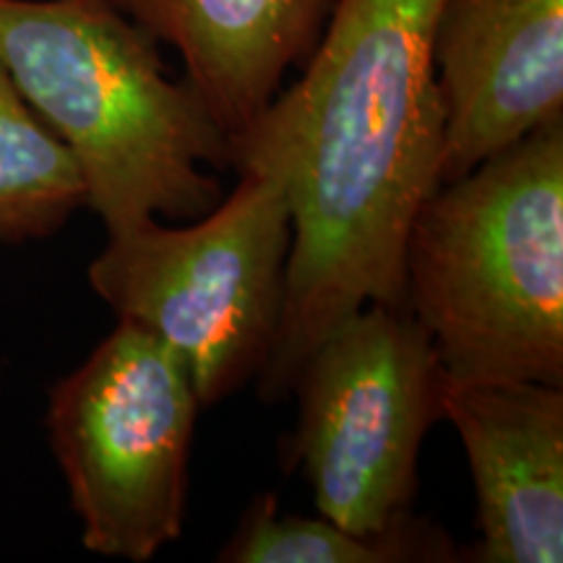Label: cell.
I'll list each match as a JSON object with an SVG mask.
<instances>
[{
    "instance_id": "6da1fadb",
    "label": "cell",
    "mask_w": 563,
    "mask_h": 563,
    "mask_svg": "<svg viewBox=\"0 0 563 563\" xmlns=\"http://www.w3.org/2000/svg\"><path fill=\"white\" fill-rule=\"evenodd\" d=\"M439 5L334 0L300 79L230 141L232 167L277 180L292 214L285 308L256 378L269 402L344 316L405 306L407 232L441 186Z\"/></svg>"
},
{
    "instance_id": "7a4b0ae2",
    "label": "cell",
    "mask_w": 563,
    "mask_h": 563,
    "mask_svg": "<svg viewBox=\"0 0 563 563\" xmlns=\"http://www.w3.org/2000/svg\"><path fill=\"white\" fill-rule=\"evenodd\" d=\"M154 37L110 0H0V63L74 154L108 232L191 222L222 201L230 139Z\"/></svg>"
},
{
    "instance_id": "3957f363",
    "label": "cell",
    "mask_w": 563,
    "mask_h": 563,
    "mask_svg": "<svg viewBox=\"0 0 563 563\" xmlns=\"http://www.w3.org/2000/svg\"><path fill=\"white\" fill-rule=\"evenodd\" d=\"M405 306L452 382L563 386V118L422 201Z\"/></svg>"
},
{
    "instance_id": "277c9868",
    "label": "cell",
    "mask_w": 563,
    "mask_h": 563,
    "mask_svg": "<svg viewBox=\"0 0 563 563\" xmlns=\"http://www.w3.org/2000/svg\"><path fill=\"white\" fill-rule=\"evenodd\" d=\"M238 173L232 194L199 220L108 232L87 272L118 319L180 357L201 407L262 376L285 308L290 203L269 175Z\"/></svg>"
},
{
    "instance_id": "5b68a950",
    "label": "cell",
    "mask_w": 563,
    "mask_h": 563,
    "mask_svg": "<svg viewBox=\"0 0 563 563\" xmlns=\"http://www.w3.org/2000/svg\"><path fill=\"white\" fill-rule=\"evenodd\" d=\"M449 376L407 306L365 302L300 363L298 422L282 441L285 473L306 477L316 511L355 532L412 517L426 435L443 420Z\"/></svg>"
},
{
    "instance_id": "8992f818",
    "label": "cell",
    "mask_w": 563,
    "mask_h": 563,
    "mask_svg": "<svg viewBox=\"0 0 563 563\" xmlns=\"http://www.w3.org/2000/svg\"><path fill=\"white\" fill-rule=\"evenodd\" d=\"M199 410L180 357L121 319L55 382L45 426L87 551L146 563L180 538Z\"/></svg>"
},
{
    "instance_id": "52a82bcc",
    "label": "cell",
    "mask_w": 563,
    "mask_h": 563,
    "mask_svg": "<svg viewBox=\"0 0 563 563\" xmlns=\"http://www.w3.org/2000/svg\"><path fill=\"white\" fill-rule=\"evenodd\" d=\"M441 183L563 118V0H441Z\"/></svg>"
},
{
    "instance_id": "ba28073f",
    "label": "cell",
    "mask_w": 563,
    "mask_h": 563,
    "mask_svg": "<svg viewBox=\"0 0 563 563\" xmlns=\"http://www.w3.org/2000/svg\"><path fill=\"white\" fill-rule=\"evenodd\" d=\"M443 420L460 435L477 501L475 563L563 561V386L452 382Z\"/></svg>"
},
{
    "instance_id": "9c48e42d",
    "label": "cell",
    "mask_w": 563,
    "mask_h": 563,
    "mask_svg": "<svg viewBox=\"0 0 563 563\" xmlns=\"http://www.w3.org/2000/svg\"><path fill=\"white\" fill-rule=\"evenodd\" d=\"M175 47L186 81L232 141L313 51L334 0H110Z\"/></svg>"
},
{
    "instance_id": "30bf717a",
    "label": "cell",
    "mask_w": 563,
    "mask_h": 563,
    "mask_svg": "<svg viewBox=\"0 0 563 563\" xmlns=\"http://www.w3.org/2000/svg\"><path fill=\"white\" fill-rule=\"evenodd\" d=\"M222 563H456L467 551L428 519L412 517L386 532H355L327 517L279 509L274 493H258L217 553Z\"/></svg>"
},
{
    "instance_id": "8fae6325",
    "label": "cell",
    "mask_w": 563,
    "mask_h": 563,
    "mask_svg": "<svg viewBox=\"0 0 563 563\" xmlns=\"http://www.w3.org/2000/svg\"><path fill=\"white\" fill-rule=\"evenodd\" d=\"M84 203L74 154L0 63V243L51 238Z\"/></svg>"
}]
</instances>
